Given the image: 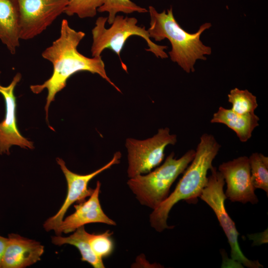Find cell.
Instances as JSON below:
<instances>
[{
	"instance_id": "44dd1931",
	"label": "cell",
	"mask_w": 268,
	"mask_h": 268,
	"mask_svg": "<svg viewBox=\"0 0 268 268\" xmlns=\"http://www.w3.org/2000/svg\"><path fill=\"white\" fill-rule=\"evenodd\" d=\"M113 233L109 230L101 234L89 233V242L92 250L102 259L109 256L113 251L114 243L111 237Z\"/></svg>"
},
{
	"instance_id": "4fadbf2b",
	"label": "cell",
	"mask_w": 268,
	"mask_h": 268,
	"mask_svg": "<svg viewBox=\"0 0 268 268\" xmlns=\"http://www.w3.org/2000/svg\"><path fill=\"white\" fill-rule=\"evenodd\" d=\"M44 248L39 242L19 235H8L1 268H24L41 260Z\"/></svg>"
},
{
	"instance_id": "7402d4cb",
	"label": "cell",
	"mask_w": 268,
	"mask_h": 268,
	"mask_svg": "<svg viewBox=\"0 0 268 268\" xmlns=\"http://www.w3.org/2000/svg\"><path fill=\"white\" fill-rule=\"evenodd\" d=\"M8 242V238L0 235V268H1L2 258L6 249Z\"/></svg>"
},
{
	"instance_id": "e0dca14e",
	"label": "cell",
	"mask_w": 268,
	"mask_h": 268,
	"mask_svg": "<svg viewBox=\"0 0 268 268\" xmlns=\"http://www.w3.org/2000/svg\"><path fill=\"white\" fill-rule=\"evenodd\" d=\"M252 184L256 189L263 190L268 194V157L262 153H254L249 158Z\"/></svg>"
},
{
	"instance_id": "8992f818",
	"label": "cell",
	"mask_w": 268,
	"mask_h": 268,
	"mask_svg": "<svg viewBox=\"0 0 268 268\" xmlns=\"http://www.w3.org/2000/svg\"><path fill=\"white\" fill-rule=\"evenodd\" d=\"M210 170L211 174L208 177L207 184L199 198L207 204L215 214L228 239L232 260L249 268L263 267L258 261L248 259L242 253L238 241L239 233L225 209V201L227 198L223 191L224 178L216 167L212 166Z\"/></svg>"
},
{
	"instance_id": "9c48e42d",
	"label": "cell",
	"mask_w": 268,
	"mask_h": 268,
	"mask_svg": "<svg viewBox=\"0 0 268 268\" xmlns=\"http://www.w3.org/2000/svg\"><path fill=\"white\" fill-rule=\"evenodd\" d=\"M121 153L116 152L112 159L104 166L97 170L86 175H80L69 170L66 166L65 162L60 158H57V163L62 170L67 185V197L63 204L57 213L48 218L44 223L43 226L47 231L57 230L67 209L74 202H81L89 197L93 189L88 188L89 182L95 176L110 168L113 165L119 163Z\"/></svg>"
},
{
	"instance_id": "30bf717a",
	"label": "cell",
	"mask_w": 268,
	"mask_h": 268,
	"mask_svg": "<svg viewBox=\"0 0 268 268\" xmlns=\"http://www.w3.org/2000/svg\"><path fill=\"white\" fill-rule=\"evenodd\" d=\"M227 189L225 195L232 202L242 203L259 202L251 180L249 157L244 156L223 162L218 167Z\"/></svg>"
},
{
	"instance_id": "3957f363",
	"label": "cell",
	"mask_w": 268,
	"mask_h": 268,
	"mask_svg": "<svg viewBox=\"0 0 268 268\" xmlns=\"http://www.w3.org/2000/svg\"><path fill=\"white\" fill-rule=\"evenodd\" d=\"M150 26L147 29L149 37L155 41L168 39L172 46L168 52L172 62L176 63L187 73L195 71L194 66L198 60H206L205 56L211 54V48L204 45L200 39L201 34L211 26L206 22L198 30L190 33L183 29L175 19L172 7L158 12L149 6Z\"/></svg>"
},
{
	"instance_id": "5b68a950",
	"label": "cell",
	"mask_w": 268,
	"mask_h": 268,
	"mask_svg": "<svg viewBox=\"0 0 268 268\" xmlns=\"http://www.w3.org/2000/svg\"><path fill=\"white\" fill-rule=\"evenodd\" d=\"M107 17H99L96 20L95 26L92 29V44L91 53L92 57L101 56L106 49H109L119 57L122 67L127 70V66L120 57L127 39L132 36H138L142 38L148 47L146 51L152 52L157 58L165 59L168 57L164 50L166 46L159 45L152 42L149 36L145 26L137 25V20L135 17H124L116 15L110 27L106 28Z\"/></svg>"
},
{
	"instance_id": "7c38bea8",
	"label": "cell",
	"mask_w": 268,
	"mask_h": 268,
	"mask_svg": "<svg viewBox=\"0 0 268 268\" xmlns=\"http://www.w3.org/2000/svg\"><path fill=\"white\" fill-rule=\"evenodd\" d=\"M101 183L98 181L96 187L87 200L74 205L75 211L61 221L57 230V235L62 233L74 232L78 228L89 223H100L116 226L115 221L109 217L101 207L99 200Z\"/></svg>"
},
{
	"instance_id": "6da1fadb",
	"label": "cell",
	"mask_w": 268,
	"mask_h": 268,
	"mask_svg": "<svg viewBox=\"0 0 268 268\" xmlns=\"http://www.w3.org/2000/svg\"><path fill=\"white\" fill-rule=\"evenodd\" d=\"M85 35L84 32L72 28L68 21L64 19L61 25L60 36L42 53V57L52 63L53 73L43 83L32 85L30 88L36 94L44 89L47 90L45 106L47 122L49 108L56 94L66 86L67 79L77 72L85 71L97 74L121 92L107 76L101 56L88 58L77 50Z\"/></svg>"
},
{
	"instance_id": "ac0fdd59",
	"label": "cell",
	"mask_w": 268,
	"mask_h": 268,
	"mask_svg": "<svg viewBox=\"0 0 268 268\" xmlns=\"http://www.w3.org/2000/svg\"><path fill=\"white\" fill-rule=\"evenodd\" d=\"M228 98L232 105L231 109L238 114L254 113L258 106L256 96L247 89H232L228 94Z\"/></svg>"
},
{
	"instance_id": "ba28073f",
	"label": "cell",
	"mask_w": 268,
	"mask_h": 268,
	"mask_svg": "<svg viewBox=\"0 0 268 268\" xmlns=\"http://www.w3.org/2000/svg\"><path fill=\"white\" fill-rule=\"evenodd\" d=\"M19 12L20 38L33 39L45 31L62 13L67 0H16Z\"/></svg>"
},
{
	"instance_id": "ffe728a7",
	"label": "cell",
	"mask_w": 268,
	"mask_h": 268,
	"mask_svg": "<svg viewBox=\"0 0 268 268\" xmlns=\"http://www.w3.org/2000/svg\"><path fill=\"white\" fill-rule=\"evenodd\" d=\"M103 0H67L64 13L68 16L76 14L80 18H91L97 13Z\"/></svg>"
},
{
	"instance_id": "8fae6325",
	"label": "cell",
	"mask_w": 268,
	"mask_h": 268,
	"mask_svg": "<svg viewBox=\"0 0 268 268\" xmlns=\"http://www.w3.org/2000/svg\"><path fill=\"white\" fill-rule=\"evenodd\" d=\"M21 77V73L18 72L8 85L5 86L0 84V93L4 98L5 106L4 118L0 122V155H9L10 148L13 145L26 149L34 148L33 143L21 135L17 126L14 89Z\"/></svg>"
},
{
	"instance_id": "d6986e66",
	"label": "cell",
	"mask_w": 268,
	"mask_h": 268,
	"mask_svg": "<svg viewBox=\"0 0 268 268\" xmlns=\"http://www.w3.org/2000/svg\"><path fill=\"white\" fill-rule=\"evenodd\" d=\"M97 11L107 12L109 14L107 22L109 24H111L118 12L126 14L134 12L145 13L147 12L148 10L137 5L131 0H103V4L98 8Z\"/></svg>"
},
{
	"instance_id": "7a4b0ae2",
	"label": "cell",
	"mask_w": 268,
	"mask_h": 268,
	"mask_svg": "<svg viewBox=\"0 0 268 268\" xmlns=\"http://www.w3.org/2000/svg\"><path fill=\"white\" fill-rule=\"evenodd\" d=\"M220 147L213 135L202 134L191 165L184 172L174 191L150 213L151 227L158 232L173 228L174 226L167 224V219L174 205L182 200L190 203L198 201L207 184V171L213 166L212 161Z\"/></svg>"
},
{
	"instance_id": "277c9868",
	"label": "cell",
	"mask_w": 268,
	"mask_h": 268,
	"mask_svg": "<svg viewBox=\"0 0 268 268\" xmlns=\"http://www.w3.org/2000/svg\"><path fill=\"white\" fill-rule=\"evenodd\" d=\"M195 155V150L190 149L176 159L172 152L161 166L146 175L130 178L127 184L141 205L153 210L168 197L173 183L184 173Z\"/></svg>"
},
{
	"instance_id": "9a60e30c",
	"label": "cell",
	"mask_w": 268,
	"mask_h": 268,
	"mask_svg": "<svg viewBox=\"0 0 268 268\" xmlns=\"http://www.w3.org/2000/svg\"><path fill=\"white\" fill-rule=\"evenodd\" d=\"M259 120L254 113L240 114L231 109L220 107L210 122L226 125L235 132L241 142H244L251 137L253 131L259 125Z\"/></svg>"
},
{
	"instance_id": "5bb4252c",
	"label": "cell",
	"mask_w": 268,
	"mask_h": 268,
	"mask_svg": "<svg viewBox=\"0 0 268 268\" xmlns=\"http://www.w3.org/2000/svg\"><path fill=\"white\" fill-rule=\"evenodd\" d=\"M19 12L16 0H0V40L14 55L20 43Z\"/></svg>"
},
{
	"instance_id": "52a82bcc",
	"label": "cell",
	"mask_w": 268,
	"mask_h": 268,
	"mask_svg": "<svg viewBox=\"0 0 268 268\" xmlns=\"http://www.w3.org/2000/svg\"><path fill=\"white\" fill-rule=\"evenodd\" d=\"M176 142V135L170 134L168 128L159 129L155 135L146 139L127 138L129 178L148 173L158 166L164 159L165 147Z\"/></svg>"
},
{
	"instance_id": "2e32d148",
	"label": "cell",
	"mask_w": 268,
	"mask_h": 268,
	"mask_svg": "<svg viewBox=\"0 0 268 268\" xmlns=\"http://www.w3.org/2000/svg\"><path fill=\"white\" fill-rule=\"evenodd\" d=\"M84 226L76 229L74 233L67 237L57 235L52 237V243L60 246L69 244L75 247L79 251L82 262L89 264L94 268H104L103 259L99 258L93 252L89 242V233L84 228Z\"/></svg>"
}]
</instances>
